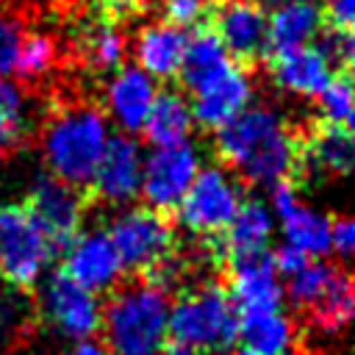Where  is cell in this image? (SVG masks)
<instances>
[{"label": "cell", "mask_w": 355, "mask_h": 355, "mask_svg": "<svg viewBox=\"0 0 355 355\" xmlns=\"http://www.w3.org/2000/svg\"><path fill=\"white\" fill-rule=\"evenodd\" d=\"M25 139V97L22 92L0 80V150H14Z\"/></svg>", "instance_id": "cell-26"}, {"label": "cell", "mask_w": 355, "mask_h": 355, "mask_svg": "<svg viewBox=\"0 0 355 355\" xmlns=\"http://www.w3.org/2000/svg\"><path fill=\"white\" fill-rule=\"evenodd\" d=\"M105 141V119L97 105L64 103L50 114L44 128V158L50 175L89 191Z\"/></svg>", "instance_id": "cell-3"}, {"label": "cell", "mask_w": 355, "mask_h": 355, "mask_svg": "<svg viewBox=\"0 0 355 355\" xmlns=\"http://www.w3.org/2000/svg\"><path fill=\"white\" fill-rule=\"evenodd\" d=\"M300 311L313 327H319L324 333L341 330L344 324H349L355 319V275L347 272L344 266L333 263L319 294Z\"/></svg>", "instance_id": "cell-17"}, {"label": "cell", "mask_w": 355, "mask_h": 355, "mask_svg": "<svg viewBox=\"0 0 355 355\" xmlns=\"http://www.w3.org/2000/svg\"><path fill=\"white\" fill-rule=\"evenodd\" d=\"M322 28L327 31H352L355 28V0H324L319 6Z\"/></svg>", "instance_id": "cell-32"}, {"label": "cell", "mask_w": 355, "mask_h": 355, "mask_svg": "<svg viewBox=\"0 0 355 355\" xmlns=\"http://www.w3.org/2000/svg\"><path fill=\"white\" fill-rule=\"evenodd\" d=\"M158 355H211V352H205V349H197V347H189V344H180V341L166 338V341L161 344V352H158Z\"/></svg>", "instance_id": "cell-35"}, {"label": "cell", "mask_w": 355, "mask_h": 355, "mask_svg": "<svg viewBox=\"0 0 355 355\" xmlns=\"http://www.w3.org/2000/svg\"><path fill=\"white\" fill-rule=\"evenodd\" d=\"M269 233H272V222H269V214L261 202L255 200H247L239 205L233 222L227 225V230L222 233V252L225 258L227 255H241V252H258V250H266V241H269ZM225 263V261H222ZM222 272V269H219Z\"/></svg>", "instance_id": "cell-22"}, {"label": "cell", "mask_w": 355, "mask_h": 355, "mask_svg": "<svg viewBox=\"0 0 355 355\" xmlns=\"http://www.w3.org/2000/svg\"><path fill=\"white\" fill-rule=\"evenodd\" d=\"M239 205H241L239 189L225 178L222 169L208 166L191 180L189 191L183 194L178 205V222H183L197 236L200 244H208L222 239Z\"/></svg>", "instance_id": "cell-7"}, {"label": "cell", "mask_w": 355, "mask_h": 355, "mask_svg": "<svg viewBox=\"0 0 355 355\" xmlns=\"http://www.w3.org/2000/svg\"><path fill=\"white\" fill-rule=\"evenodd\" d=\"M322 31V14L313 0H288L269 14V53L302 47Z\"/></svg>", "instance_id": "cell-20"}, {"label": "cell", "mask_w": 355, "mask_h": 355, "mask_svg": "<svg viewBox=\"0 0 355 355\" xmlns=\"http://www.w3.org/2000/svg\"><path fill=\"white\" fill-rule=\"evenodd\" d=\"M22 39H25V31H22L19 17L8 8H0V75L14 72Z\"/></svg>", "instance_id": "cell-30"}, {"label": "cell", "mask_w": 355, "mask_h": 355, "mask_svg": "<svg viewBox=\"0 0 355 355\" xmlns=\"http://www.w3.org/2000/svg\"><path fill=\"white\" fill-rule=\"evenodd\" d=\"M230 67H233V61L227 58V50L222 44L214 22H205V25L194 28L191 36L186 39V53H183L178 78H180V86L189 89L194 97L205 86L219 80Z\"/></svg>", "instance_id": "cell-15"}, {"label": "cell", "mask_w": 355, "mask_h": 355, "mask_svg": "<svg viewBox=\"0 0 355 355\" xmlns=\"http://www.w3.org/2000/svg\"><path fill=\"white\" fill-rule=\"evenodd\" d=\"M319 105H322V114H319L322 119L344 125L347 114L355 105V78L336 72L333 80H330V86L319 94Z\"/></svg>", "instance_id": "cell-28"}, {"label": "cell", "mask_w": 355, "mask_h": 355, "mask_svg": "<svg viewBox=\"0 0 355 355\" xmlns=\"http://www.w3.org/2000/svg\"><path fill=\"white\" fill-rule=\"evenodd\" d=\"M344 128L349 130V136L355 139V105H352V111L347 114V119H344Z\"/></svg>", "instance_id": "cell-37"}, {"label": "cell", "mask_w": 355, "mask_h": 355, "mask_svg": "<svg viewBox=\"0 0 355 355\" xmlns=\"http://www.w3.org/2000/svg\"><path fill=\"white\" fill-rule=\"evenodd\" d=\"M44 308H47V316L64 333H69L75 338H86V336L100 330L103 313H100L94 291H89L80 283H75L61 266L55 269V275L47 283Z\"/></svg>", "instance_id": "cell-11"}, {"label": "cell", "mask_w": 355, "mask_h": 355, "mask_svg": "<svg viewBox=\"0 0 355 355\" xmlns=\"http://www.w3.org/2000/svg\"><path fill=\"white\" fill-rule=\"evenodd\" d=\"M255 3H261V6L266 3V6H269V3H286V0H255Z\"/></svg>", "instance_id": "cell-38"}, {"label": "cell", "mask_w": 355, "mask_h": 355, "mask_svg": "<svg viewBox=\"0 0 355 355\" xmlns=\"http://www.w3.org/2000/svg\"><path fill=\"white\" fill-rule=\"evenodd\" d=\"M247 100H250V72H244L233 64L219 80H214L211 86H205L202 92L194 94L191 114L200 122V128L219 130L236 114L244 111Z\"/></svg>", "instance_id": "cell-16"}, {"label": "cell", "mask_w": 355, "mask_h": 355, "mask_svg": "<svg viewBox=\"0 0 355 355\" xmlns=\"http://www.w3.org/2000/svg\"><path fill=\"white\" fill-rule=\"evenodd\" d=\"M183 53H186V33L180 28L166 25V22L141 28L139 44H136V58L144 72H150L161 80L178 78Z\"/></svg>", "instance_id": "cell-19"}, {"label": "cell", "mask_w": 355, "mask_h": 355, "mask_svg": "<svg viewBox=\"0 0 355 355\" xmlns=\"http://www.w3.org/2000/svg\"><path fill=\"white\" fill-rule=\"evenodd\" d=\"M239 338L244 344L241 349L252 355H286L294 338V330H291V322L280 311H269V313L241 316Z\"/></svg>", "instance_id": "cell-23"}, {"label": "cell", "mask_w": 355, "mask_h": 355, "mask_svg": "<svg viewBox=\"0 0 355 355\" xmlns=\"http://www.w3.org/2000/svg\"><path fill=\"white\" fill-rule=\"evenodd\" d=\"M313 258L305 252V250H300V247H294V244H286V247H277L275 252H272V263H275V272H283V275H297L300 269H305L308 263H311Z\"/></svg>", "instance_id": "cell-33"}, {"label": "cell", "mask_w": 355, "mask_h": 355, "mask_svg": "<svg viewBox=\"0 0 355 355\" xmlns=\"http://www.w3.org/2000/svg\"><path fill=\"white\" fill-rule=\"evenodd\" d=\"M194 178H197V155L189 144L158 147L147 158L141 172L144 205L178 219V205Z\"/></svg>", "instance_id": "cell-9"}, {"label": "cell", "mask_w": 355, "mask_h": 355, "mask_svg": "<svg viewBox=\"0 0 355 355\" xmlns=\"http://www.w3.org/2000/svg\"><path fill=\"white\" fill-rule=\"evenodd\" d=\"M211 22L227 50V58L239 69L255 72L261 58H266V47H269V17L263 6L255 0L214 6Z\"/></svg>", "instance_id": "cell-8"}, {"label": "cell", "mask_w": 355, "mask_h": 355, "mask_svg": "<svg viewBox=\"0 0 355 355\" xmlns=\"http://www.w3.org/2000/svg\"><path fill=\"white\" fill-rule=\"evenodd\" d=\"M236 355H252V352H247V349H239V352H236Z\"/></svg>", "instance_id": "cell-40"}, {"label": "cell", "mask_w": 355, "mask_h": 355, "mask_svg": "<svg viewBox=\"0 0 355 355\" xmlns=\"http://www.w3.org/2000/svg\"><path fill=\"white\" fill-rule=\"evenodd\" d=\"M191 122H194V114H191L189 103L183 100L180 89L164 86L155 94V103H153L141 130H144L147 141H153L155 147H175V144H186Z\"/></svg>", "instance_id": "cell-21"}, {"label": "cell", "mask_w": 355, "mask_h": 355, "mask_svg": "<svg viewBox=\"0 0 355 355\" xmlns=\"http://www.w3.org/2000/svg\"><path fill=\"white\" fill-rule=\"evenodd\" d=\"M22 205L31 214V219L36 222V227L44 233L50 258H58V255L64 258L69 252V247L80 239L78 233L83 225V214L94 202L86 189L69 186L47 172V175L36 178V183L25 194Z\"/></svg>", "instance_id": "cell-5"}, {"label": "cell", "mask_w": 355, "mask_h": 355, "mask_svg": "<svg viewBox=\"0 0 355 355\" xmlns=\"http://www.w3.org/2000/svg\"><path fill=\"white\" fill-rule=\"evenodd\" d=\"M333 244L344 255H355V219L333 216Z\"/></svg>", "instance_id": "cell-34"}, {"label": "cell", "mask_w": 355, "mask_h": 355, "mask_svg": "<svg viewBox=\"0 0 355 355\" xmlns=\"http://www.w3.org/2000/svg\"><path fill=\"white\" fill-rule=\"evenodd\" d=\"M69 355H105V352H103V347H97L92 341H80Z\"/></svg>", "instance_id": "cell-36"}, {"label": "cell", "mask_w": 355, "mask_h": 355, "mask_svg": "<svg viewBox=\"0 0 355 355\" xmlns=\"http://www.w3.org/2000/svg\"><path fill=\"white\" fill-rule=\"evenodd\" d=\"M141 186V164H139V147L130 136L116 133L105 141V150L100 155V164L94 169L89 197L92 202H125L133 200Z\"/></svg>", "instance_id": "cell-10"}, {"label": "cell", "mask_w": 355, "mask_h": 355, "mask_svg": "<svg viewBox=\"0 0 355 355\" xmlns=\"http://www.w3.org/2000/svg\"><path fill=\"white\" fill-rule=\"evenodd\" d=\"M78 50L92 69L108 72V69L119 67V61L125 55V36H122L119 25L92 17L78 31Z\"/></svg>", "instance_id": "cell-24"}, {"label": "cell", "mask_w": 355, "mask_h": 355, "mask_svg": "<svg viewBox=\"0 0 355 355\" xmlns=\"http://www.w3.org/2000/svg\"><path fill=\"white\" fill-rule=\"evenodd\" d=\"M164 22L180 31H194L214 17V0H164Z\"/></svg>", "instance_id": "cell-29"}, {"label": "cell", "mask_w": 355, "mask_h": 355, "mask_svg": "<svg viewBox=\"0 0 355 355\" xmlns=\"http://www.w3.org/2000/svg\"><path fill=\"white\" fill-rule=\"evenodd\" d=\"M144 11V0H92V17L111 25H125Z\"/></svg>", "instance_id": "cell-31"}, {"label": "cell", "mask_w": 355, "mask_h": 355, "mask_svg": "<svg viewBox=\"0 0 355 355\" xmlns=\"http://www.w3.org/2000/svg\"><path fill=\"white\" fill-rule=\"evenodd\" d=\"M55 64V42L44 33H25L22 47H19V58H17V75L25 80H36L42 78L50 67Z\"/></svg>", "instance_id": "cell-27"}, {"label": "cell", "mask_w": 355, "mask_h": 355, "mask_svg": "<svg viewBox=\"0 0 355 355\" xmlns=\"http://www.w3.org/2000/svg\"><path fill=\"white\" fill-rule=\"evenodd\" d=\"M214 133L216 158L247 183L291 180L297 191L311 183L302 158V128L286 125L275 111H241Z\"/></svg>", "instance_id": "cell-1"}, {"label": "cell", "mask_w": 355, "mask_h": 355, "mask_svg": "<svg viewBox=\"0 0 355 355\" xmlns=\"http://www.w3.org/2000/svg\"><path fill=\"white\" fill-rule=\"evenodd\" d=\"M302 158L311 180L316 172L347 175L355 169V139L344 125L313 116L302 128Z\"/></svg>", "instance_id": "cell-13"}, {"label": "cell", "mask_w": 355, "mask_h": 355, "mask_svg": "<svg viewBox=\"0 0 355 355\" xmlns=\"http://www.w3.org/2000/svg\"><path fill=\"white\" fill-rule=\"evenodd\" d=\"M61 269L89 291H111L125 275L108 233H89L78 239L61 258Z\"/></svg>", "instance_id": "cell-12"}, {"label": "cell", "mask_w": 355, "mask_h": 355, "mask_svg": "<svg viewBox=\"0 0 355 355\" xmlns=\"http://www.w3.org/2000/svg\"><path fill=\"white\" fill-rule=\"evenodd\" d=\"M47 261V239L25 205L0 202V277L19 291H31Z\"/></svg>", "instance_id": "cell-6"}, {"label": "cell", "mask_w": 355, "mask_h": 355, "mask_svg": "<svg viewBox=\"0 0 355 355\" xmlns=\"http://www.w3.org/2000/svg\"><path fill=\"white\" fill-rule=\"evenodd\" d=\"M266 67H269V75L277 80V86L294 94H308V97H319L336 75L333 67L324 61V55L308 44L269 53Z\"/></svg>", "instance_id": "cell-14"}, {"label": "cell", "mask_w": 355, "mask_h": 355, "mask_svg": "<svg viewBox=\"0 0 355 355\" xmlns=\"http://www.w3.org/2000/svg\"><path fill=\"white\" fill-rule=\"evenodd\" d=\"M283 227L288 244L305 250L308 255H324L333 244V216H322L297 205L291 214L283 216Z\"/></svg>", "instance_id": "cell-25"}, {"label": "cell", "mask_w": 355, "mask_h": 355, "mask_svg": "<svg viewBox=\"0 0 355 355\" xmlns=\"http://www.w3.org/2000/svg\"><path fill=\"white\" fill-rule=\"evenodd\" d=\"M239 311L230 291L216 280H197L175 294L166 322V338L205 349L211 355L227 352L239 338Z\"/></svg>", "instance_id": "cell-4"}, {"label": "cell", "mask_w": 355, "mask_h": 355, "mask_svg": "<svg viewBox=\"0 0 355 355\" xmlns=\"http://www.w3.org/2000/svg\"><path fill=\"white\" fill-rule=\"evenodd\" d=\"M225 3H236V0H214V6H225Z\"/></svg>", "instance_id": "cell-39"}, {"label": "cell", "mask_w": 355, "mask_h": 355, "mask_svg": "<svg viewBox=\"0 0 355 355\" xmlns=\"http://www.w3.org/2000/svg\"><path fill=\"white\" fill-rule=\"evenodd\" d=\"M155 94H158L155 83L150 80L147 72L136 67H125L108 86V108L125 130L136 133L144 128L147 114L155 103Z\"/></svg>", "instance_id": "cell-18"}, {"label": "cell", "mask_w": 355, "mask_h": 355, "mask_svg": "<svg viewBox=\"0 0 355 355\" xmlns=\"http://www.w3.org/2000/svg\"><path fill=\"white\" fill-rule=\"evenodd\" d=\"M166 294L150 283L122 277L108 291L100 330L116 355H158L166 341Z\"/></svg>", "instance_id": "cell-2"}]
</instances>
